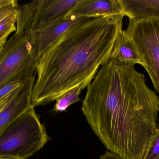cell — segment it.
I'll list each match as a JSON object with an SVG mask.
<instances>
[{"instance_id": "obj_1", "label": "cell", "mask_w": 159, "mask_h": 159, "mask_svg": "<svg viewBox=\"0 0 159 159\" xmlns=\"http://www.w3.org/2000/svg\"><path fill=\"white\" fill-rule=\"evenodd\" d=\"M81 110L103 144L123 159H143L158 129L159 98L145 76L114 59L87 87Z\"/></svg>"}, {"instance_id": "obj_2", "label": "cell", "mask_w": 159, "mask_h": 159, "mask_svg": "<svg viewBox=\"0 0 159 159\" xmlns=\"http://www.w3.org/2000/svg\"><path fill=\"white\" fill-rule=\"evenodd\" d=\"M123 14L86 18L71 27L39 58L32 107L44 105L88 80L110 59Z\"/></svg>"}, {"instance_id": "obj_3", "label": "cell", "mask_w": 159, "mask_h": 159, "mask_svg": "<svg viewBox=\"0 0 159 159\" xmlns=\"http://www.w3.org/2000/svg\"><path fill=\"white\" fill-rule=\"evenodd\" d=\"M48 136L31 107L0 135V157L28 159L43 148Z\"/></svg>"}, {"instance_id": "obj_4", "label": "cell", "mask_w": 159, "mask_h": 159, "mask_svg": "<svg viewBox=\"0 0 159 159\" xmlns=\"http://www.w3.org/2000/svg\"><path fill=\"white\" fill-rule=\"evenodd\" d=\"M38 59L27 31L15 33L0 49V87L26 82L36 73Z\"/></svg>"}, {"instance_id": "obj_5", "label": "cell", "mask_w": 159, "mask_h": 159, "mask_svg": "<svg viewBox=\"0 0 159 159\" xmlns=\"http://www.w3.org/2000/svg\"><path fill=\"white\" fill-rule=\"evenodd\" d=\"M125 31L131 39L154 88L159 93V18L129 19Z\"/></svg>"}, {"instance_id": "obj_6", "label": "cell", "mask_w": 159, "mask_h": 159, "mask_svg": "<svg viewBox=\"0 0 159 159\" xmlns=\"http://www.w3.org/2000/svg\"><path fill=\"white\" fill-rule=\"evenodd\" d=\"M86 18L89 17H64L26 31L37 58L39 59L71 27Z\"/></svg>"}, {"instance_id": "obj_7", "label": "cell", "mask_w": 159, "mask_h": 159, "mask_svg": "<svg viewBox=\"0 0 159 159\" xmlns=\"http://www.w3.org/2000/svg\"><path fill=\"white\" fill-rule=\"evenodd\" d=\"M36 73L16 91L0 112V135L12 122L32 107L31 101Z\"/></svg>"}, {"instance_id": "obj_8", "label": "cell", "mask_w": 159, "mask_h": 159, "mask_svg": "<svg viewBox=\"0 0 159 159\" xmlns=\"http://www.w3.org/2000/svg\"><path fill=\"white\" fill-rule=\"evenodd\" d=\"M80 1L35 0L36 5L34 16L27 30L64 17Z\"/></svg>"}, {"instance_id": "obj_9", "label": "cell", "mask_w": 159, "mask_h": 159, "mask_svg": "<svg viewBox=\"0 0 159 159\" xmlns=\"http://www.w3.org/2000/svg\"><path fill=\"white\" fill-rule=\"evenodd\" d=\"M120 14H123L120 0H80L65 17L95 18Z\"/></svg>"}, {"instance_id": "obj_10", "label": "cell", "mask_w": 159, "mask_h": 159, "mask_svg": "<svg viewBox=\"0 0 159 159\" xmlns=\"http://www.w3.org/2000/svg\"><path fill=\"white\" fill-rule=\"evenodd\" d=\"M123 13L129 19L159 18V0H120Z\"/></svg>"}, {"instance_id": "obj_11", "label": "cell", "mask_w": 159, "mask_h": 159, "mask_svg": "<svg viewBox=\"0 0 159 159\" xmlns=\"http://www.w3.org/2000/svg\"><path fill=\"white\" fill-rule=\"evenodd\" d=\"M110 59L120 62L139 64L143 67L144 63L141 58L136 48L125 30H121L119 33L110 56Z\"/></svg>"}, {"instance_id": "obj_12", "label": "cell", "mask_w": 159, "mask_h": 159, "mask_svg": "<svg viewBox=\"0 0 159 159\" xmlns=\"http://www.w3.org/2000/svg\"><path fill=\"white\" fill-rule=\"evenodd\" d=\"M92 80H86L85 82L68 91L56 100L54 111L62 112L66 111L69 106L80 101L79 95L81 91L90 84Z\"/></svg>"}, {"instance_id": "obj_13", "label": "cell", "mask_w": 159, "mask_h": 159, "mask_svg": "<svg viewBox=\"0 0 159 159\" xmlns=\"http://www.w3.org/2000/svg\"><path fill=\"white\" fill-rule=\"evenodd\" d=\"M16 7H13L9 13L0 18V33L13 29L16 30L15 26L17 21Z\"/></svg>"}, {"instance_id": "obj_14", "label": "cell", "mask_w": 159, "mask_h": 159, "mask_svg": "<svg viewBox=\"0 0 159 159\" xmlns=\"http://www.w3.org/2000/svg\"><path fill=\"white\" fill-rule=\"evenodd\" d=\"M143 159H159V129L151 137Z\"/></svg>"}, {"instance_id": "obj_15", "label": "cell", "mask_w": 159, "mask_h": 159, "mask_svg": "<svg viewBox=\"0 0 159 159\" xmlns=\"http://www.w3.org/2000/svg\"><path fill=\"white\" fill-rule=\"evenodd\" d=\"M24 83L25 82L21 81H12L6 83L0 87V100L15 92L20 88Z\"/></svg>"}, {"instance_id": "obj_16", "label": "cell", "mask_w": 159, "mask_h": 159, "mask_svg": "<svg viewBox=\"0 0 159 159\" xmlns=\"http://www.w3.org/2000/svg\"><path fill=\"white\" fill-rule=\"evenodd\" d=\"M17 4L18 2L16 0H0V11L9 7Z\"/></svg>"}, {"instance_id": "obj_17", "label": "cell", "mask_w": 159, "mask_h": 159, "mask_svg": "<svg viewBox=\"0 0 159 159\" xmlns=\"http://www.w3.org/2000/svg\"><path fill=\"white\" fill-rule=\"evenodd\" d=\"M16 31V30H10L4 32L0 33V47H2L7 41V38L9 35L14 31Z\"/></svg>"}, {"instance_id": "obj_18", "label": "cell", "mask_w": 159, "mask_h": 159, "mask_svg": "<svg viewBox=\"0 0 159 159\" xmlns=\"http://www.w3.org/2000/svg\"><path fill=\"white\" fill-rule=\"evenodd\" d=\"M16 91L13 92V93H11V94H9V95L7 96L6 97L3 98L2 100H0V112H1V110L6 106V105L8 103V102L10 101V100L12 99V97L14 96V95H15V93H16Z\"/></svg>"}, {"instance_id": "obj_19", "label": "cell", "mask_w": 159, "mask_h": 159, "mask_svg": "<svg viewBox=\"0 0 159 159\" xmlns=\"http://www.w3.org/2000/svg\"><path fill=\"white\" fill-rule=\"evenodd\" d=\"M100 159H123L116 154L111 152H106L100 157Z\"/></svg>"}, {"instance_id": "obj_20", "label": "cell", "mask_w": 159, "mask_h": 159, "mask_svg": "<svg viewBox=\"0 0 159 159\" xmlns=\"http://www.w3.org/2000/svg\"><path fill=\"white\" fill-rule=\"evenodd\" d=\"M16 5L12 6L9 7H7V8H6V9L0 11V18L2 17L3 16H4L5 15L7 14V13H9V12L11 11V9H12V8Z\"/></svg>"}, {"instance_id": "obj_21", "label": "cell", "mask_w": 159, "mask_h": 159, "mask_svg": "<svg viewBox=\"0 0 159 159\" xmlns=\"http://www.w3.org/2000/svg\"><path fill=\"white\" fill-rule=\"evenodd\" d=\"M0 159H11L4 158H1V157H0Z\"/></svg>"}, {"instance_id": "obj_22", "label": "cell", "mask_w": 159, "mask_h": 159, "mask_svg": "<svg viewBox=\"0 0 159 159\" xmlns=\"http://www.w3.org/2000/svg\"><path fill=\"white\" fill-rule=\"evenodd\" d=\"M1 47H0V49H1Z\"/></svg>"}]
</instances>
